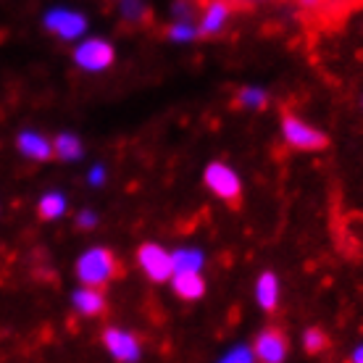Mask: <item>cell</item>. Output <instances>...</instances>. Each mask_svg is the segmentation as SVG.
<instances>
[{
	"mask_svg": "<svg viewBox=\"0 0 363 363\" xmlns=\"http://www.w3.org/2000/svg\"><path fill=\"white\" fill-rule=\"evenodd\" d=\"M84 153L82 140L77 135H58L53 140V155L61 161H79Z\"/></svg>",
	"mask_w": 363,
	"mask_h": 363,
	"instance_id": "cell-14",
	"label": "cell"
},
{
	"mask_svg": "<svg viewBox=\"0 0 363 363\" xmlns=\"http://www.w3.org/2000/svg\"><path fill=\"white\" fill-rule=\"evenodd\" d=\"M235 11L237 9L229 3V0H203V9H200V21H198V37L221 35Z\"/></svg>",
	"mask_w": 363,
	"mask_h": 363,
	"instance_id": "cell-8",
	"label": "cell"
},
{
	"mask_svg": "<svg viewBox=\"0 0 363 363\" xmlns=\"http://www.w3.org/2000/svg\"><path fill=\"white\" fill-rule=\"evenodd\" d=\"M255 300H258V306L266 313L277 311V306H279V279H277L274 272H264L258 277V281H255Z\"/></svg>",
	"mask_w": 363,
	"mask_h": 363,
	"instance_id": "cell-13",
	"label": "cell"
},
{
	"mask_svg": "<svg viewBox=\"0 0 363 363\" xmlns=\"http://www.w3.org/2000/svg\"><path fill=\"white\" fill-rule=\"evenodd\" d=\"M203 182L216 198L227 200L229 206H240L242 200V182L237 177V172H232L227 164L221 161H213L208 164V169L203 172Z\"/></svg>",
	"mask_w": 363,
	"mask_h": 363,
	"instance_id": "cell-3",
	"label": "cell"
},
{
	"mask_svg": "<svg viewBox=\"0 0 363 363\" xmlns=\"http://www.w3.org/2000/svg\"><path fill=\"white\" fill-rule=\"evenodd\" d=\"M290 353V337L281 327H266L261 335L255 337L253 355L264 363H279Z\"/></svg>",
	"mask_w": 363,
	"mask_h": 363,
	"instance_id": "cell-7",
	"label": "cell"
},
{
	"mask_svg": "<svg viewBox=\"0 0 363 363\" xmlns=\"http://www.w3.org/2000/svg\"><path fill=\"white\" fill-rule=\"evenodd\" d=\"M103 347L108 350V355L113 361H121V363L140 361V355H143L140 337L135 332H127V329H118V327L103 329Z\"/></svg>",
	"mask_w": 363,
	"mask_h": 363,
	"instance_id": "cell-6",
	"label": "cell"
},
{
	"mask_svg": "<svg viewBox=\"0 0 363 363\" xmlns=\"http://www.w3.org/2000/svg\"><path fill=\"white\" fill-rule=\"evenodd\" d=\"M137 264L145 272V277L150 281H169L174 274L172 253H166L158 242H143L137 247Z\"/></svg>",
	"mask_w": 363,
	"mask_h": 363,
	"instance_id": "cell-5",
	"label": "cell"
},
{
	"mask_svg": "<svg viewBox=\"0 0 363 363\" xmlns=\"http://www.w3.org/2000/svg\"><path fill=\"white\" fill-rule=\"evenodd\" d=\"M113 61H116V50L100 37L84 40L82 45L74 50V64L84 72H106L108 66H113Z\"/></svg>",
	"mask_w": 363,
	"mask_h": 363,
	"instance_id": "cell-4",
	"label": "cell"
},
{
	"mask_svg": "<svg viewBox=\"0 0 363 363\" xmlns=\"http://www.w3.org/2000/svg\"><path fill=\"white\" fill-rule=\"evenodd\" d=\"M16 147L24 158L37 161V164H45V161L55 158L53 140H48V137L40 135V132H32V129H27V132H21V135L16 137Z\"/></svg>",
	"mask_w": 363,
	"mask_h": 363,
	"instance_id": "cell-11",
	"label": "cell"
},
{
	"mask_svg": "<svg viewBox=\"0 0 363 363\" xmlns=\"http://www.w3.org/2000/svg\"><path fill=\"white\" fill-rule=\"evenodd\" d=\"M37 213L43 221H55L66 213V198L61 192H45L37 203Z\"/></svg>",
	"mask_w": 363,
	"mask_h": 363,
	"instance_id": "cell-15",
	"label": "cell"
},
{
	"mask_svg": "<svg viewBox=\"0 0 363 363\" xmlns=\"http://www.w3.org/2000/svg\"><path fill=\"white\" fill-rule=\"evenodd\" d=\"M121 16H124V24L143 27L150 21V11L143 0H121Z\"/></svg>",
	"mask_w": 363,
	"mask_h": 363,
	"instance_id": "cell-16",
	"label": "cell"
},
{
	"mask_svg": "<svg viewBox=\"0 0 363 363\" xmlns=\"http://www.w3.org/2000/svg\"><path fill=\"white\" fill-rule=\"evenodd\" d=\"M103 177H106V174H103V169H100V166L90 172V182H92V184H100V182H103Z\"/></svg>",
	"mask_w": 363,
	"mask_h": 363,
	"instance_id": "cell-24",
	"label": "cell"
},
{
	"mask_svg": "<svg viewBox=\"0 0 363 363\" xmlns=\"http://www.w3.org/2000/svg\"><path fill=\"white\" fill-rule=\"evenodd\" d=\"M172 290L174 295L184 303H195L206 295V279H203V274L200 269H184V272H174L172 274Z\"/></svg>",
	"mask_w": 363,
	"mask_h": 363,
	"instance_id": "cell-10",
	"label": "cell"
},
{
	"mask_svg": "<svg viewBox=\"0 0 363 363\" xmlns=\"http://www.w3.org/2000/svg\"><path fill=\"white\" fill-rule=\"evenodd\" d=\"M98 224V216L92 213V211H82V213H77V227L79 229H92Z\"/></svg>",
	"mask_w": 363,
	"mask_h": 363,
	"instance_id": "cell-21",
	"label": "cell"
},
{
	"mask_svg": "<svg viewBox=\"0 0 363 363\" xmlns=\"http://www.w3.org/2000/svg\"><path fill=\"white\" fill-rule=\"evenodd\" d=\"M350 361H355V363H363V347H358L353 355H350Z\"/></svg>",
	"mask_w": 363,
	"mask_h": 363,
	"instance_id": "cell-25",
	"label": "cell"
},
{
	"mask_svg": "<svg viewBox=\"0 0 363 363\" xmlns=\"http://www.w3.org/2000/svg\"><path fill=\"white\" fill-rule=\"evenodd\" d=\"M45 29L53 32L55 37H61V40H77L79 35H84L87 18L79 11L53 9L45 13Z\"/></svg>",
	"mask_w": 363,
	"mask_h": 363,
	"instance_id": "cell-9",
	"label": "cell"
},
{
	"mask_svg": "<svg viewBox=\"0 0 363 363\" xmlns=\"http://www.w3.org/2000/svg\"><path fill=\"white\" fill-rule=\"evenodd\" d=\"M174 272H184V269H200L203 266V253L195 247H182L172 255Z\"/></svg>",
	"mask_w": 363,
	"mask_h": 363,
	"instance_id": "cell-19",
	"label": "cell"
},
{
	"mask_svg": "<svg viewBox=\"0 0 363 363\" xmlns=\"http://www.w3.org/2000/svg\"><path fill=\"white\" fill-rule=\"evenodd\" d=\"M281 137L292 150L300 153H318V150H327L329 147V135L321 129L311 127L306 118H300L292 111L281 113Z\"/></svg>",
	"mask_w": 363,
	"mask_h": 363,
	"instance_id": "cell-2",
	"label": "cell"
},
{
	"mask_svg": "<svg viewBox=\"0 0 363 363\" xmlns=\"http://www.w3.org/2000/svg\"><path fill=\"white\" fill-rule=\"evenodd\" d=\"M237 11H253L258 6H264V3H272V0H229Z\"/></svg>",
	"mask_w": 363,
	"mask_h": 363,
	"instance_id": "cell-22",
	"label": "cell"
},
{
	"mask_svg": "<svg viewBox=\"0 0 363 363\" xmlns=\"http://www.w3.org/2000/svg\"><path fill=\"white\" fill-rule=\"evenodd\" d=\"M124 272V266L118 261V255L111 247H90L87 253L79 255L77 261V279L84 287H108L111 281H116Z\"/></svg>",
	"mask_w": 363,
	"mask_h": 363,
	"instance_id": "cell-1",
	"label": "cell"
},
{
	"mask_svg": "<svg viewBox=\"0 0 363 363\" xmlns=\"http://www.w3.org/2000/svg\"><path fill=\"white\" fill-rule=\"evenodd\" d=\"M166 35L172 37V40H195L198 37V27L195 24H190V21H177V24H172V27L166 29Z\"/></svg>",
	"mask_w": 363,
	"mask_h": 363,
	"instance_id": "cell-20",
	"label": "cell"
},
{
	"mask_svg": "<svg viewBox=\"0 0 363 363\" xmlns=\"http://www.w3.org/2000/svg\"><path fill=\"white\" fill-rule=\"evenodd\" d=\"M235 103L240 108L264 111L269 106V95H266V90H258V87H242V90L237 92Z\"/></svg>",
	"mask_w": 363,
	"mask_h": 363,
	"instance_id": "cell-17",
	"label": "cell"
},
{
	"mask_svg": "<svg viewBox=\"0 0 363 363\" xmlns=\"http://www.w3.org/2000/svg\"><path fill=\"white\" fill-rule=\"evenodd\" d=\"M303 347H306V353L308 355H318L329 350V337L327 332L321 327H311L306 329V335H303Z\"/></svg>",
	"mask_w": 363,
	"mask_h": 363,
	"instance_id": "cell-18",
	"label": "cell"
},
{
	"mask_svg": "<svg viewBox=\"0 0 363 363\" xmlns=\"http://www.w3.org/2000/svg\"><path fill=\"white\" fill-rule=\"evenodd\" d=\"M72 306L79 316L95 318V316H103V313H106L108 300H106V295H103L100 287H84L82 284V287L72 295Z\"/></svg>",
	"mask_w": 363,
	"mask_h": 363,
	"instance_id": "cell-12",
	"label": "cell"
},
{
	"mask_svg": "<svg viewBox=\"0 0 363 363\" xmlns=\"http://www.w3.org/2000/svg\"><path fill=\"white\" fill-rule=\"evenodd\" d=\"M224 361H255L253 353H229Z\"/></svg>",
	"mask_w": 363,
	"mask_h": 363,
	"instance_id": "cell-23",
	"label": "cell"
}]
</instances>
